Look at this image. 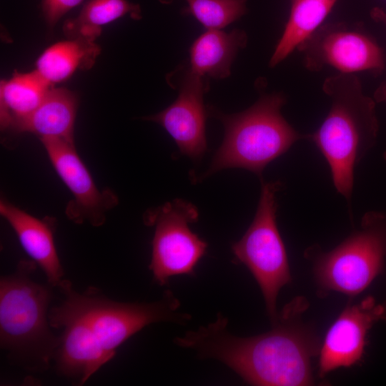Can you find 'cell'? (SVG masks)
<instances>
[{"instance_id":"obj_6","label":"cell","mask_w":386,"mask_h":386,"mask_svg":"<svg viewBox=\"0 0 386 386\" xmlns=\"http://www.w3.org/2000/svg\"><path fill=\"white\" fill-rule=\"evenodd\" d=\"M304 257L311 264L317 293L325 297L340 292L352 297L380 274L386 264V212L368 211L357 229L330 251L308 247Z\"/></svg>"},{"instance_id":"obj_8","label":"cell","mask_w":386,"mask_h":386,"mask_svg":"<svg viewBox=\"0 0 386 386\" xmlns=\"http://www.w3.org/2000/svg\"><path fill=\"white\" fill-rule=\"evenodd\" d=\"M198 217L193 204L179 199L149 210L144 216L147 225L154 226L149 268L159 285L166 284L173 276L194 274L207 247L189 227Z\"/></svg>"},{"instance_id":"obj_19","label":"cell","mask_w":386,"mask_h":386,"mask_svg":"<svg viewBox=\"0 0 386 386\" xmlns=\"http://www.w3.org/2000/svg\"><path fill=\"white\" fill-rule=\"evenodd\" d=\"M125 15L140 19L139 5L127 0H89L76 18L65 24L64 31L74 38L94 41L99 36L102 26Z\"/></svg>"},{"instance_id":"obj_5","label":"cell","mask_w":386,"mask_h":386,"mask_svg":"<svg viewBox=\"0 0 386 386\" xmlns=\"http://www.w3.org/2000/svg\"><path fill=\"white\" fill-rule=\"evenodd\" d=\"M287 98L282 92L262 94L246 110L226 114L213 107L209 113L224 127V137L205 176L229 168H242L261 179L265 167L297 141L307 139L281 113Z\"/></svg>"},{"instance_id":"obj_10","label":"cell","mask_w":386,"mask_h":386,"mask_svg":"<svg viewBox=\"0 0 386 386\" xmlns=\"http://www.w3.org/2000/svg\"><path fill=\"white\" fill-rule=\"evenodd\" d=\"M56 172L74 199L66 207V215L73 222L102 226L106 213L118 204L109 189L99 190L92 177L77 154L74 142L61 139L41 140Z\"/></svg>"},{"instance_id":"obj_14","label":"cell","mask_w":386,"mask_h":386,"mask_svg":"<svg viewBox=\"0 0 386 386\" xmlns=\"http://www.w3.org/2000/svg\"><path fill=\"white\" fill-rule=\"evenodd\" d=\"M247 43L244 31L235 29L230 32L207 29L197 37L189 49L192 73L203 78L222 79L231 73V66L238 53Z\"/></svg>"},{"instance_id":"obj_18","label":"cell","mask_w":386,"mask_h":386,"mask_svg":"<svg viewBox=\"0 0 386 386\" xmlns=\"http://www.w3.org/2000/svg\"><path fill=\"white\" fill-rule=\"evenodd\" d=\"M99 52L94 41L82 37L59 42L40 56L36 71L50 84L60 82L77 69H89Z\"/></svg>"},{"instance_id":"obj_17","label":"cell","mask_w":386,"mask_h":386,"mask_svg":"<svg viewBox=\"0 0 386 386\" xmlns=\"http://www.w3.org/2000/svg\"><path fill=\"white\" fill-rule=\"evenodd\" d=\"M287 22L270 58L274 67L285 59L323 23L337 0H292Z\"/></svg>"},{"instance_id":"obj_24","label":"cell","mask_w":386,"mask_h":386,"mask_svg":"<svg viewBox=\"0 0 386 386\" xmlns=\"http://www.w3.org/2000/svg\"><path fill=\"white\" fill-rule=\"evenodd\" d=\"M383 158H384L385 162H386V152H385L383 154ZM382 305L384 308L385 315L386 317V300L383 302H382Z\"/></svg>"},{"instance_id":"obj_9","label":"cell","mask_w":386,"mask_h":386,"mask_svg":"<svg viewBox=\"0 0 386 386\" xmlns=\"http://www.w3.org/2000/svg\"><path fill=\"white\" fill-rule=\"evenodd\" d=\"M297 49L310 71L330 66L340 74L370 72L378 76L386 69L384 50L360 23L322 24Z\"/></svg>"},{"instance_id":"obj_13","label":"cell","mask_w":386,"mask_h":386,"mask_svg":"<svg viewBox=\"0 0 386 386\" xmlns=\"http://www.w3.org/2000/svg\"><path fill=\"white\" fill-rule=\"evenodd\" d=\"M0 214L15 232L26 254L44 272L47 282L57 287L64 273L54 242V222L50 218L38 219L3 199Z\"/></svg>"},{"instance_id":"obj_21","label":"cell","mask_w":386,"mask_h":386,"mask_svg":"<svg viewBox=\"0 0 386 386\" xmlns=\"http://www.w3.org/2000/svg\"><path fill=\"white\" fill-rule=\"evenodd\" d=\"M83 0H42V11L49 27L56 22L69 10L76 7Z\"/></svg>"},{"instance_id":"obj_11","label":"cell","mask_w":386,"mask_h":386,"mask_svg":"<svg viewBox=\"0 0 386 386\" xmlns=\"http://www.w3.org/2000/svg\"><path fill=\"white\" fill-rule=\"evenodd\" d=\"M380 321L386 322L384 308L373 297L347 304L330 325L322 342L319 377L324 378L337 369L350 367L360 362L368 332Z\"/></svg>"},{"instance_id":"obj_7","label":"cell","mask_w":386,"mask_h":386,"mask_svg":"<svg viewBox=\"0 0 386 386\" xmlns=\"http://www.w3.org/2000/svg\"><path fill=\"white\" fill-rule=\"evenodd\" d=\"M282 187L278 181L262 180L254 219L243 237L232 246L237 262L244 264L257 281L271 322L278 315L279 291L292 281L286 247L276 221V194Z\"/></svg>"},{"instance_id":"obj_1","label":"cell","mask_w":386,"mask_h":386,"mask_svg":"<svg viewBox=\"0 0 386 386\" xmlns=\"http://www.w3.org/2000/svg\"><path fill=\"white\" fill-rule=\"evenodd\" d=\"M57 288L64 299L49 311L51 327L61 331L53 362L59 375L76 385H84L146 326L160 322L182 325L192 318L179 312L180 302L170 290L153 302H120L96 287L78 292L68 279Z\"/></svg>"},{"instance_id":"obj_2","label":"cell","mask_w":386,"mask_h":386,"mask_svg":"<svg viewBox=\"0 0 386 386\" xmlns=\"http://www.w3.org/2000/svg\"><path fill=\"white\" fill-rule=\"evenodd\" d=\"M308 307L305 297H295L278 312L269 331L244 337L230 333L227 319L219 314L207 326L175 337L174 343L222 362L251 385H313L312 362L322 341L313 324L304 320Z\"/></svg>"},{"instance_id":"obj_4","label":"cell","mask_w":386,"mask_h":386,"mask_svg":"<svg viewBox=\"0 0 386 386\" xmlns=\"http://www.w3.org/2000/svg\"><path fill=\"white\" fill-rule=\"evenodd\" d=\"M34 261H20L0 279V346L11 363L31 372L46 371L59 345L49 321L53 297L49 282L34 279Z\"/></svg>"},{"instance_id":"obj_12","label":"cell","mask_w":386,"mask_h":386,"mask_svg":"<svg viewBox=\"0 0 386 386\" xmlns=\"http://www.w3.org/2000/svg\"><path fill=\"white\" fill-rule=\"evenodd\" d=\"M208 89L205 78L187 69L179 83L177 99L163 111L146 118L160 124L181 154L193 160L201 159L207 149L204 94Z\"/></svg>"},{"instance_id":"obj_16","label":"cell","mask_w":386,"mask_h":386,"mask_svg":"<svg viewBox=\"0 0 386 386\" xmlns=\"http://www.w3.org/2000/svg\"><path fill=\"white\" fill-rule=\"evenodd\" d=\"M49 84L36 71L17 73L1 83V129L14 132L31 115L50 89Z\"/></svg>"},{"instance_id":"obj_15","label":"cell","mask_w":386,"mask_h":386,"mask_svg":"<svg viewBox=\"0 0 386 386\" xmlns=\"http://www.w3.org/2000/svg\"><path fill=\"white\" fill-rule=\"evenodd\" d=\"M76 96L65 89H50L34 112L16 127L14 132H31L43 139L74 142L76 114Z\"/></svg>"},{"instance_id":"obj_25","label":"cell","mask_w":386,"mask_h":386,"mask_svg":"<svg viewBox=\"0 0 386 386\" xmlns=\"http://www.w3.org/2000/svg\"><path fill=\"white\" fill-rule=\"evenodd\" d=\"M292 1V0H291Z\"/></svg>"},{"instance_id":"obj_22","label":"cell","mask_w":386,"mask_h":386,"mask_svg":"<svg viewBox=\"0 0 386 386\" xmlns=\"http://www.w3.org/2000/svg\"><path fill=\"white\" fill-rule=\"evenodd\" d=\"M370 16L374 21L382 24L386 27V11L383 9L379 6L372 8Z\"/></svg>"},{"instance_id":"obj_20","label":"cell","mask_w":386,"mask_h":386,"mask_svg":"<svg viewBox=\"0 0 386 386\" xmlns=\"http://www.w3.org/2000/svg\"><path fill=\"white\" fill-rule=\"evenodd\" d=\"M174 0H159L170 4ZM184 11L192 15L207 29H221L247 12V0H184Z\"/></svg>"},{"instance_id":"obj_23","label":"cell","mask_w":386,"mask_h":386,"mask_svg":"<svg viewBox=\"0 0 386 386\" xmlns=\"http://www.w3.org/2000/svg\"><path fill=\"white\" fill-rule=\"evenodd\" d=\"M373 99L376 103L386 104V80L381 82L374 91Z\"/></svg>"},{"instance_id":"obj_3","label":"cell","mask_w":386,"mask_h":386,"mask_svg":"<svg viewBox=\"0 0 386 386\" xmlns=\"http://www.w3.org/2000/svg\"><path fill=\"white\" fill-rule=\"evenodd\" d=\"M322 90L330 98V109L320 127L307 134V140L312 142L326 159L335 188L350 206L355 167L378 137L376 102L363 93L355 74L329 76Z\"/></svg>"}]
</instances>
